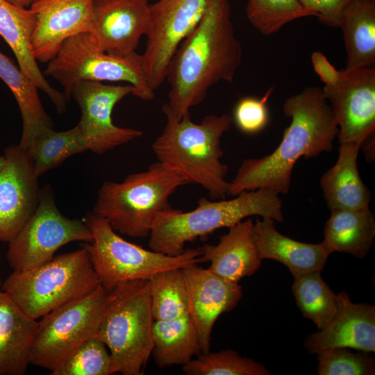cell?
I'll return each instance as SVG.
<instances>
[{"label":"cell","mask_w":375,"mask_h":375,"mask_svg":"<svg viewBox=\"0 0 375 375\" xmlns=\"http://www.w3.org/2000/svg\"><path fill=\"white\" fill-rule=\"evenodd\" d=\"M242 57L231 19L229 0H208L195 28L174 52L167 69L166 119L180 120L219 81L232 83Z\"/></svg>","instance_id":"1"},{"label":"cell","mask_w":375,"mask_h":375,"mask_svg":"<svg viewBox=\"0 0 375 375\" xmlns=\"http://www.w3.org/2000/svg\"><path fill=\"white\" fill-rule=\"evenodd\" d=\"M283 111L290 123L278 146L269 155L244 159L228 183V195L260 188L288 194L301 157L310 158L332 150L338 128L322 88L310 86L288 97Z\"/></svg>","instance_id":"2"},{"label":"cell","mask_w":375,"mask_h":375,"mask_svg":"<svg viewBox=\"0 0 375 375\" xmlns=\"http://www.w3.org/2000/svg\"><path fill=\"white\" fill-rule=\"evenodd\" d=\"M233 118L227 114L208 115L199 124L191 120L190 112L180 120L167 119L152 150L165 167L182 177L187 184H197L212 199L228 195L226 181L228 167L222 162L221 138L230 131Z\"/></svg>","instance_id":"3"},{"label":"cell","mask_w":375,"mask_h":375,"mask_svg":"<svg viewBox=\"0 0 375 375\" xmlns=\"http://www.w3.org/2000/svg\"><path fill=\"white\" fill-rule=\"evenodd\" d=\"M235 197L216 201L202 197L197 208L188 212L172 207L163 210L157 216L149 234L150 249L175 256L185 251L187 242L229 228L250 216L284 221L282 201L276 191L260 188Z\"/></svg>","instance_id":"4"},{"label":"cell","mask_w":375,"mask_h":375,"mask_svg":"<svg viewBox=\"0 0 375 375\" xmlns=\"http://www.w3.org/2000/svg\"><path fill=\"white\" fill-rule=\"evenodd\" d=\"M185 181L159 162L122 182L105 181L99 188L92 212L121 234L149 235L157 216L171 208L169 199Z\"/></svg>","instance_id":"5"},{"label":"cell","mask_w":375,"mask_h":375,"mask_svg":"<svg viewBox=\"0 0 375 375\" xmlns=\"http://www.w3.org/2000/svg\"><path fill=\"white\" fill-rule=\"evenodd\" d=\"M86 248L53 257L31 269L13 270L1 290L29 317L37 319L100 285Z\"/></svg>","instance_id":"6"},{"label":"cell","mask_w":375,"mask_h":375,"mask_svg":"<svg viewBox=\"0 0 375 375\" xmlns=\"http://www.w3.org/2000/svg\"><path fill=\"white\" fill-rule=\"evenodd\" d=\"M148 279L120 283L108 292L97 336L108 348L117 373L140 375L151 355L153 318Z\"/></svg>","instance_id":"7"},{"label":"cell","mask_w":375,"mask_h":375,"mask_svg":"<svg viewBox=\"0 0 375 375\" xmlns=\"http://www.w3.org/2000/svg\"><path fill=\"white\" fill-rule=\"evenodd\" d=\"M93 239L83 246L100 284L108 292L117 285L149 279L153 274L172 269H183L201 262L199 249H188L175 256L146 249L121 236L104 219L88 212L83 219Z\"/></svg>","instance_id":"8"},{"label":"cell","mask_w":375,"mask_h":375,"mask_svg":"<svg viewBox=\"0 0 375 375\" xmlns=\"http://www.w3.org/2000/svg\"><path fill=\"white\" fill-rule=\"evenodd\" d=\"M43 74L58 82L67 100L72 97L75 84L83 81L127 82L135 97L144 101L155 98L142 70L141 55L136 51L124 58L108 55L88 32L68 38Z\"/></svg>","instance_id":"9"},{"label":"cell","mask_w":375,"mask_h":375,"mask_svg":"<svg viewBox=\"0 0 375 375\" xmlns=\"http://www.w3.org/2000/svg\"><path fill=\"white\" fill-rule=\"evenodd\" d=\"M108 299V292L100 285L42 317L34 334L31 364L52 372L85 341L97 335Z\"/></svg>","instance_id":"10"},{"label":"cell","mask_w":375,"mask_h":375,"mask_svg":"<svg viewBox=\"0 0 375 375\" xmlns=\"http://www.w3.org/2000/svg\"><path fill=\"white\" fill-rule=\"evenodd\" d=\"M92 239L85 222L64 216L50 188L44 187L34 213L8 242L6 258L14 270H28L51 260L56 251L68 243L90 242Z\"/></svg>","instance_id":"11"},{"label":"cell","mask_w":375,"mask_h":375,"mask_svg":"<svg viewBox=\"0 0 375 375\" xmlns=\"http://www.w3.org/2000/svg\"><path fill=\"white\" fill-rule=\"evenodd\" d=\"M208 0H158L151 3V23L142 57L145 78L153 90L165 81L169 63L183 39L201 20Z\"/></svg>","instance_id":"12"},{"label":"cell","mask_w":375,"mask_h":375,"mask_svg":"<svg viewBox=\"0 0 375 375\" xmlns=\"http://www.w3.org/2000/svg\"><path fill=\"white\" fill-rule=\"evenodd\" d=\"M322 91L338 128L340 144L362 146L375 130V67L340 70Z\"/></svg>","instance_id":"13"},{"label":"cell","mask_w":375,"mask_h":375,"mask_svg":"<svg viewBox=\"0 0 375 375\" xmlns=\"http://www.w3.org/2000/svg\"><path fill=\"white\" fill-rule=\"evenodd\" d=\"M134 88L126 85H106L101 82L83 81L73 88L72 97L78 103L81 116L78 125L87 138L89 149L104 153L117 147L140 138L143 132L116 126L112 119L114 107Z\"/></svg>","instance_id":"14"},{"label":"cell","mask_w":375,"mask_h":375,"mask_svg":"<svg viewBox=\"0 0 375 375\" xmlns=\"http://www.w3.org/2000/svg\"><path fill=\"white\" fill-rule=\"evenodd\" d=\"M0 169V241L10 242L36 210L40 199L33 162L17 145L6 148Z\"/></svg>","instance_id":"15"},{"label":"cell","mask_w":375,"mask_h":375,"mask_svg":"<svg viewBox=\"0 0 375 375\" xmlns=\"http://www.w3.org/2000/svg\"><path fill=\"white\" fill-rule=\"evenodd\" d=\"M149 0H94L89 33L108 55L124 58L134 52L151 23Z\"/></svg>","instance_id":"16"},{"label":"cell","mask_w":375,"mask_h":375,"mask_svg":"<svg viewBox=\"0 0 375 375\" xmlns=\"http://www.w3.org/2000/svg\"><path fill=\"white\" fill-rule=\"evenodd\" d=\"M94 0H35L30 6L35 17L31 49L37 61L49 62L62 44L90 29Z\"/></svg>","instance_id":"17"},{"label":"cell","mask_w":375,"mask_h":375,"mask_svg":"<svg viewBox=\"0 0 375 375\" xmlns=\"http://www.w3.org/2000/svg\"><path fill=\"white\" fill-rule=\"evenodd\" d=\"M185 281L188 314L197 332L201 352L210 349L213 326L223 313L233 310L242 297V287L210 272L192 265L182 269Z\"/></svg>","instance_id":"18"},{"label":"cell","mask_w":375,"mask_h":375,"mask_svg":"<svg viewBox=\"0 0 375 375\" xmlns=\"http://www.w3.org/2000/svg\"><path fill=\"white\" fill-rule=\"evenodd\" d=\"M340 311L325 328L308 335L304 347L310 353L331 348L345 347L368 353L375 351V306L354 303L349 295L338 294Z\"/></svg>","instance_id":"19"},{"label":"cell","mask_w":375,"mask_h":375,"mask_svg":"<svg viewBox=\"0 0 375 375\" xmlns=\"http://www.w3.org/2000/svg\"><path fill=\"white\" fill-rule=\"evenodd\" d=\"M35 25V15L30 8L0 0V35L14 53L22 72L50 98L61 114L66 108L65 96L49 83L31 51L30 40Z\"/></svg>","instance_id":"20"},{"label":"cell","mask_w":375,"mask_h":375,"mask_svg":"<svg viewBox=\"0 0 375 375\" xmlns=\"http://www.w3.org/2000/svg\"><path fill=\"white\" fill-rule=\"evenodd\" d=\"M252 239L261 260L272 259L281 262L294 278L311 272H322L333 253L324 241L309 244L282 235L276 231L272 219H256Z\"/></svg>","instance_id":"21"},{"label":"cell","mask_w":375,"mask_h":375,"mask_svg":"<svg viewBox=\"0 0 375 375\" xmlns=\"http://www.w3.org/2000/svg\"><path fill=\"white\" fill-rule=\"evenodd\" d=\"M252 219L242 220L228 228L214 245L206 244L198 248L201 262H209L210 272L231 283L255 274L260 268V259L252 239Z\"/></svg>","instance_id":"22"},{"label":"cell","mask_w":375,"mask_h":375,"mask_svg":"<svg viewBox=\"0 0 375 375\" xmlns=\"http://www.w3.org/2000/svg\"><path fill=\"white\" fill-rule=\"evenodd\" d=\"M37 324L0 291V375L26 374Z\"/></svg>","instance_id":"23"},{"label":"cell","mask_w":375,"mask_h":375,"mask_svg":"<svg viewBox=\"0 0 375 375\" xmlns=\"http://www.w3.org/2000/svg\"><path fill=\"white\" fill-rule=\"evenodd\" d=\"M340 145L335 164L319 181L327 207L331 210L369 207L371 192L362 182L357 166L361 146L353 143Z\"/></svg>","instance_id":"24"},{"label":"cell","mask_w":375,"mask_h":375,"mask_svg":"<svg viewBox=\"0 0 375 375\" xmlns=\"http://www.w3.org/2000/svg\"><path fill=\"white\" fill-rule=\"evenodd\" d=\"M326 221L323 240L333 252L349 253L362 258L375 238V217L369 207L334 209Z\"/></svg>","instance_id":"25"},{"label":"cell","mask_w":375,"mask_h":375,"mask_svg":"<svg viewBox=\"0 0 375 375\" xmlns=\"http://www.w3.org/2000/svg\"><path fill=\"white\" fill-rule=\"evenodd\" d=\"M341 28L347 69L375 65V0H350L343 11Z\"/></svg>","instance_id":"26"},{"label":"cell","mask_w":375,"mask_h":375,"mask_svg":"<svg viewBox=\"0 0 375 375\" xmlns=\"http://www.w3.org/2000/svg\"><path fill=\"white\" fill-rule=\"evenodd\" d=\"M151 354L160 367L183 366L201 349L195 326L189 315L171 320L153 321Z\"/></svg>","instance_id":"27"},{"label":"cell","mask_w":375,"mask_h":375,"mask_svg":"<svg viewBox=\"0 0 375 375\" xmlns=\"http://www.w3.org/2000/svg\"><path fill=\"white\" fill-rule=\"evenodd\" d=\"M0 78L12 92L22 118L19 146L26 150L33 137L43 128L52 127L51 121L39 98L38 88L20 68L0 51Z\"/></svg>","instance_id":"28"},{"label":"cell","mask_w":375,"mask_h":375,"mask_svg":"<svg viewBox=\"0 0 375 375\" xmlns=\"http://www.w3.org/2000/svg\"><path fill=\"white\" fill-rule=\"evenodd\" d=\"M88 149L87 138L77 124L65 131H56L52 127L42 128L26 151L39 177L67 158Z\"/></svg>","instance_id":"29"},{"label":"cell","mask_w":375,"mask_h":375,"mask_svg":"<svg viewBox=\"0 0 375 375\" xmlns=\"http://www.w3.org/2000/svg\"><path fill=\"white\" fill-rule=\"evenodd\" d=\"M292 290L302 315L312 321L318 330L328 325L340 311V296L324 282L321 272L294 277Z\"/></svg>","instance_id":"30"},{"label":"cell","mask_w":375,"mask_h":375,"mask_svg":"<svg viewBox=\"0 0 375 375\" xmlns=\"http://www.w3.org/2000/svg\"><path fill=\"white\" fill-rule=\"evenodd\" d=\"M147 281L154 321L171 320L189 315L182 269L158 272Z\"/></svg>","instance_id":"31"},{"label":"cell","mask_w":375,"mask_h":375,"mask_svg":"<svg viewBox=\"0 0 375 375\" xmlns=\"http://www.w3.org/2000/svg\"><path fill=\"white\" fill-rule=\"evenodd\" d=\"M188 375H269L265 367L233 349L201 353L182 367Z\"/></svg>","instance_id":"32"},{"label":"cell","mask_w":375,"mask_h":375,"mask_svg":"<svg viewBox=\"0 0 375 375\" xmlns=\"http://www.w3.org/2000/svg\"><path fill=\"white\" fill-rule=\"evenodd\" d=\"M246 12L249 22L265 35L278 32L293 20L313 16L299 0H248Z\"/></svg>","instance_id":"33"},{"label":"cell","mask_w":375,"mask_h":375,"mask_svg":"<svg viewBox=\"0 0 375 375\" xmlns=\"http://www.w3.org/2000/svg\"><path fill=\"white\" fill-rule=\"evenodd\" d=\"M117 373L107 346L97 335L85 341L51 375H110Z\"/></svg>","instance_id":"34"},{"label":"cell","mask_w":375,"mask_h":375,"mask_svg":"<svg viewBox=\"0 0 375 375\" xmlns=\"http://www.w3.org/2000/svg\"><path fill=\"white\" fill-rule=\"evenodd\" d=\"M319 375H372L375 374L374 359L368 352H355L350 348L326 349L315 353Z\"/></svg>","instance_id":"35"},{"label":"cell","mask_w":375,"mask_h":375,"mask_svg":"<svg viewBox=\"0 0 375 375\" xmlns=\"http://www.w3.org/2000/svg\"><path fill=\"white\" fill-rule=\"evenodd\" d=\"M274 88L271 87L261 98L244 97L238 101L232 118L242 132L255 134L267 126L269 120L267 101Z\"/></svg>","instance_id":"36"},{"label":"cell","mask_w":375,"mask_h":375,"mask_svg":"<svg viewBox=\"0 0 375 375\" xmlns=\"http://www.w3.org/2000/svg\"><path fill=\"white\" fill-rule=\"evenodd\" d=\"M302 6L326 26L339 27L350 0H299Z\"/></svg>","instance_id":"37"},{"label":"cell","mask_w":375,"mask_h":375,"mask_svg":"<svg viewBox=\"0 0 375 375\" xmlns=\"http://www.w3.org/2000/svg\"><path fill=\"white\" fill-rule=\"evenodd\" d=\"M311 61L315 72L324 85L334 81L339 70L328 61L322 53L319 51L314 52L311 56Z\"/></svg>","instance_id":"38"},{"label":"cell","mask_w":375,"mask_h":375,"mask_svg":"<svg viewBox=\"0 0 375 375\" xmlns=\"http://www.w3.org/2000/svg\"><path fill=\"white\" fill-rule=\"evenodd\" d=\"M15 6L21 8H30L35 0H7Z\"/></svg>","instance_id":"39"},{"label":"cell","mask_w":375,"mask_h":375,"mask_svg":"<svg viewBox=\"0 0 375 375\" xmlns=\"http://www.w3.org/2000/svg\"><path fill=\"white\" fill-rule=\"evenodd\" d=\"M4 165V158L3 156H0V169L2 168V167Z\"/></svg>","instance_id":"40"},{"label":"cell","mask_w":375,"mask_h":375,"mask_svg":"<svg viewBox=\"0 0 375 375\" xmlns=\"http://www.w3.org/2000/svg\"><path fill=\"white\" fill-rule=\"evenodd\" d=\"M1 285H2V282H1V276H0V291L1 290Z\"/></svg>","instance_id":"41"}]
</instances>
